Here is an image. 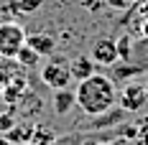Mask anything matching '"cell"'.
<instances>
[{
  "label": "cell",
  "mask_w": 148,
  "mask_h": 145,
  "mask_svg": "<svg viewBox=\"0 0 148 145\" xmlns=\"http://www.w3.org/2000/svg\"><path fill=\"white\" fill-rule=\"evenodd\" d=\"M74 99L77 107L89 117H102L112 112V107L118 104V87L110 76L105 74H92L87 79L77 82L74 87Z\"/></svg>",
  "instance_id": "obj_1"
},
{
  "label": "cell",
  "mask_w": 148,
  "mask_h": 145,
  "mask_svg": "<svg viewBox=\"0 0 148 145\" xmlns=\"http://www.w3.org/2000/svg\"><path fill=\"white\" fill-rule=\"evenodd\" d=\"M26 28L13 20H3L0 23V56L3 59H15L18 51L26 46Z\"/></svg>",
  "instance_id": "obj_2"
},
{
  "label": "cell",
  "mask_w": 148,
  "mask_h": 145,
  "mask_svg": "<svg viewBox=\"0 0 148 145\" xmlns=\"http://www.w3.org/2000/svg\"><path fill=\"white\" fill-rule=\"evenodd\" d=\"M41 82H44L49 89H66L72 84V69H69V61L54 56L49 59L44 66H41Z\"/></svg>",
  "instance_id": "obj_3"
},
{
  "label": "cell",
  "mask_w": 148,
  "mask_h": 145,
  "mask_svg": "<svg viewBox=\"0 0 148 145\" xmlns=\"http://www.w3.org/2000/svg\"><path fill=\"white\" fill-rule=\"evenodd\" d=\"M89 59L95 61V66H115L120 59L118 51V41L115 38H97L92 44V51H89Z\"/></svg>",
  "instance_id": "obj_4"
},
{
  "label": "cell",
  "mask_w": 148,
  "mask_h": 145,
  "mask_svg": "<svg viewBox=\"0 0 148 145\" xmlns=\"http://www.w3.org/2000/svg\"><path fill=\"white\" fill-rule=\"evenodd\" d=\"M118 102H120V110H125V112H138V110L148 102L146 87H140V84H128V87L118 94Z\"/></svg>",
  "instance_id": "obj_5"
},
{
  "label": "cell",
  "mask_w": 148,
  "mask_h": 145,
  "mask_svg": "<svg viewBox=\"0 0 148 145\" xmlns=\"http://www.w3.org/2000/svg\"><path fill=\"white\" fill-rule=\"evenodd\" d=\"M26 44H28L38 56H49V54H54L56 41H54V36H49V33H33L31 38H26Z\"/></svg>",
  "instance_id": "obj_6"
},
{
  "label": "cell",
  "mask_w": 148,
  "mask_h": 145,
  "mask_svg": "<svg viewBox=\"0 0 148 145\" xmlns=\"http://www.w3.org/2000/svg\"><path fill=\"white\" fill-rule=\"evenodd\" d=\"M77 104L74 99V89H56L54 92V112H59V115H66V112H72V107Z\"/></svg>",
  "instance_id": "obj_7"
},
{
  "label": "cell",
  "mask_w": 148,
  "mask_h": 145,
  "mask_svg": "<svg viewBox=\"0 0 148 145\" xmlns=\"http://www.w3.org/2000/svg\"><path fill=\"white\" fill-rule=\"evenodd\" d=\"M69 69H72V79L82 82V79H87V76L95 74V61L89 56H77L72 64H69Z\"/></svg>",
  "instance_id": "obj_8"
},
{
  "label": "cell",
  "mask_w": 148,
  "mask_h": 145,
  "mask_svg": "<svg viewBox=\"0 0 148 145\" xmlns=\"http://www.w3.org/2000/svg\"><path fill=\"white\" fill-rule=\"evenodd\" d=\"M18 61H21V64H23V66H33V64H36V61H38V54H36V51H33V48H31L28 44L23 46V48H21V51H18Z\"/></svg>",
  "instance_id": "obj_9"
},
{
  "label": "cell",
  "mask_w": 148,
  "mask_h": 145,
  "mask_svg": "<svg viewBox=\"0 0 148 145\" xmlns=\"http://www.w3.org/2000/svg\"><path fill=\"white\" fill-rule=\"evenodd\" d=\"M79 3H82L87 10H97V8L102 5V0H79Z\"/></svg>",
  "instance_id": "obj_10"
},
{
  "label": "cell",
  "mask_w": 148,
  "mask_h": 145,
  "mask_svg": "<svg viewBox=\"0 0 148 145\" xmlns=\"http://www.w3.org/2000/svg\"><path fill=\"white\" fill-rule=\"evenodd\" d=\"M105 3H107V5H110V8H125V0H105Z\"/></svg>",
  "instance_id": "obj_11"
},
{
  "label": "cell",
  "mask_w": 148,
  "mask_h": 145,
  "mask_svg": "<svg viewBox=\"0 0 148 145\" xmlns=\"http://www.w3.org/2000/svg\"><path fill=\"white\" fill-rule=\"evenodd\" d=\"M146 94H148V87H146Z\"/></svg>",
  "instance_id": "obj_12"
}]
</instances>
